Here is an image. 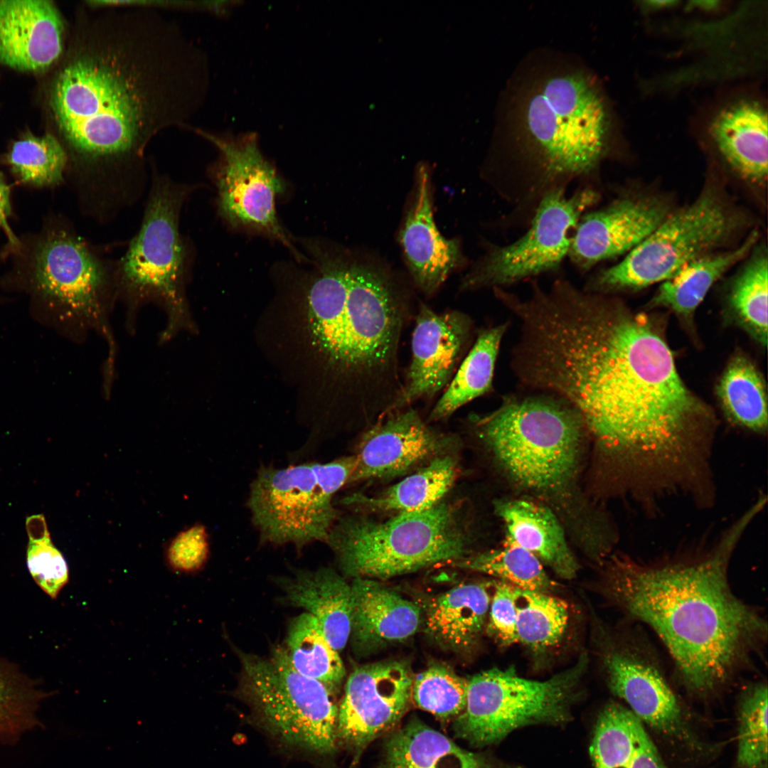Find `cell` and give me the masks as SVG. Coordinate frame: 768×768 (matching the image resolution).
<instances>
[{
	"instance_id": "44dd1931",
	"label": "cell",
	"mask_w": 768,
	"mask_h": 768,
	"mask_svg": "<svg viewBox=\"0 0 768 768\" xmlns=\"http://www.w3.org/2000/svg\"><path fill=\"white\" fill-rule=\"evenodd\" d=\"M432 196L430 167L421 163L398 239L412 281L427 296L466 262L459 240L445 238L437 228Z\"/></svg>"
},
{
	"instance_id": "d6a6232c",
	"label": "cell",
	"mask_w": 768,
	"mask_h": 768,
	"mask_svg": "<svg viewBox=\"0 0 768 768\" xmlns=\"http://www.w3.org/2000/svg\"><path fill=\"white\" fill-rule=\"evenodd\" d=\"M722 408L734 424L763 433L767 428V399L762 375L745 357L731 360L718 385Z\"/></svg>"
},
{
	"instance_id": "7bdbcfd3",
	"label": "cell",
	"mask_w": 768,
	"mask_h": 768,
	"mask_svg": "<svg viewBox=\"0 0 768 768\" xmlns=\"http://www.w3.org/2000/svg\"><path fill=\"white\" fill-rule=\"evenodd\" d=\"M516 587L498 580L494 582L487 631L501 646L517 643Z\"/></svg>"
},
{
	"instance_id": "836d02e7",
	"label": "cell",
	"mask_w": 768,
	"mask_h": 768,
	"mask_svg": "<svg viewBox=\"0 0 768 768\" xmlns=\"http://www.w3.org/2000/svg\"><path fill=\"white\" fill-rule=\"evenodd\" d=\"M287 646L293 666L302 675L319 681L329 689L341 684L346 674L343 661L313 615L304 612L291 622Z\"/></svg>"
},
{
	"instance_id": "9c48e42d",
	"label": "cell",
	"mask_w": 768,
	"mask_h": 768,
	"mask_svg": "<svg viewBox=\"0 0 768 768\" xmlns=\"http://www.w3.org/2000/svg\"><path fill=\"white\" fill-rule=\"evenodd\" d=\"M187 189L164 177L153 183L142 225L119 267L118 284L131 307L156 302L167 314L166 340L187 324L186 250L179 218Z\"/></svg>"
},
{
	"instance_id": "2e32d148",
	"label": "cell",
	"mask_w": 768,
	"mask_h": 768,
	"mask_svg": "<svg viewBox=\"0 0 768 768\" xmlns=\"http://www.w3.org/2000/svg\"><path fill=\"white\" fill-rule=\"evenodd\" d=\"M197 131L220 151L216 183L218 210L223 218L233 228L262 233L279 240L300 259L276 214L275 200L283 193L284 183L262 154L257 134Z\"/></svg>"
},
{
	"instance_id": "603a6c76",
	"label": "cell",
	"mask_w": 768,
	"mask_h": 768,
	"mask_svg": "<svg viewBox=\"0 0 768 768\" xmlns=\"http://www.w3.org/2000/svg\"><path fill=\"white\" fill-rule=\"evenodd\" d=\"M352 619L350 639L354 651L368 655L412 636L422 622L415 603L380 582L355 577L351 585Z\"/></svg>"
},
{
	"instance_id": "f6af8a7d",
	"label": "cell",
	"mask_w": 768,
	"mask_h": 768,
	"mask_svg": "<svg viewBox=\"0 0 768 768\" xmlns=\"http://www.w3.org/2000/svg\"><path fill=\"white\" fill-rule=\"evenodd\" d=\"M11 214V191L4 176L0 173V229L5 234L11 252H16L21 247V240L12 230L9 219Z\"/></svg>"
},
{
	"instance_id": "ab89813d",
	"label": "cell",
	"mask_w": 768,
	"mask_h": 768,
	"mask_svg": "<svg viewBox=\"0 0 768 768\" xmlns=\"http://www.w3.org/2000/svg\"><path fill=\"white\" fill-rule=\"evenodd\" d=\"M468 680L444 664H433L414 677L412 698L437 718L457 717L466 705Z\"/></svg>"
},
{
	"instance_id": "ac0fdd59",
	"label": "cell",
	"mask_w": 768,
	"mask_h": 768,
	"mask_svg": "<svg viewBox=\"0 0 768 768\" xmlns=\"http://www.w3.org/2000/svg\"><path fill=\"white\" fill-rule=\"evenodd\" d=\"M454 441L453 436L429 425L412 407L389 412L361 437L348 484L402 475L440 455Z\"/></svg>"
},
{
	"instance_id": "e0dca14e",
	"label": "cell",
	"mask_w": 768,
	"mask_h": 768,
	"mask_svg": "<svg viewBox=\"0 0 768 768\" xmlns=\"http://www.w3.org/2000/svg\"><path fill=\"white\" fill-rule=\"evenodd\" d=\"M413 679L410 666L401 661L356 668L338 710L337 737L358 755L400 720L412 698Z\"/></svg>"
},
{
	"instance_id": "8992f818",
	"label": "cell",
	"mask_w": 768,
	"mask_h": 768,
	"mask_svg": "<svg viewBox=\"0 0 768 768\" xmlns=\"http://www.w3.org/2000/svg\"><path fill=\"white\" fill-rule=\"evenodd\" d=\"M462 506L440 501L384 520L364 514L337 518L325 542L351 577L384 580L466 555Z\"/></svg>"
},
{
	"instance_id": "277c9868",
	"label": "cell",
	"mask_w": 768,
	"mask_h": 768,
	"mask_svg": "<svg viewBox=\"0 0 768 768\" xmlns=\"http://www.w3.org/2000/svg\"><path fill=\"white\" fill-rule=\"evenodd\" d=\"M309 252L319 270L307 292L312 330L347 404L375 422L402 391L398 350L410 291L373 257L321 243Z\"/></svg>"
},
{
	"instance_id": "cb8c5ba5",
	"label": "cell",
	"mask_w": 768,
	"mask_h": 768,
	"mask_svg": "<svg viewBox=\"0 0 768 768\" xmlns=\"http://www.w3.org/2000/svg\"><path fill=\"white\" fill-rule=\"evenodd\" d=\"M494 582H465L432 598L426 607L425 631L443 649L471 651L489 614Z\"/></svg>"
},
{
	"instance_id": "ffe728a7",
	"label": "cell",
	"mask_w": 768,
	"mask_h": 768,
	"mask_svg": "<svg viewBox=\"0 0 768 768\" xmlns=\"http://www.w3.org/2000/svg\"><path fill=\"white\" fill-rule=\"evenodd\" d=\"M668 213L666 205L656 198H618L582 215L572 234L567 256L580 270H590L603 260L630 252Z\"/></svg>"
},
{
	"instance_id": "ba28073f",
	"label": "cell",
	"mask_w": 768,
	"mask_h": 768,
	"mask_svg": "<svg viewBox=\"0 0 768 768\" xmlns=\"http://www.w3.org/2000/svg\"><path fill=\"white\" fill-rule=\"evenodd\" d=\"M588 663L583 652L571 667L544 681L520 676L513 666L473 676L468 680L465 708L454 723L455 735L483 747L521 727L566 722L580 695Z\"/></svg>"
},
{
	"instance_id": "74e56055",
	"label": "cell",
	"mask_w": 768,
	"mask_h": 768,
	"mask_svg": "<svg viewBox=\"0 0 768 768\" xmlns=\"http://www.w3.org/2000/svg\"><path fill=\"white\" fill-rule=\"evenodd\" d=\"M7 163L14 176L23 184L55 186L63 181L68 154L51 134H27L14 143Z\"/></svg>"
},
{
	"instance_id": "f546056e",
	"label": "cell",
	"mask_w": 768,
	"mask_h": 768,
	"mask_svg": "<svg viewBox=\"0 0 768 768\" xmlns=\"http://www.w3.org/2000/svg\"><path fill=\"white\" fill-rule=\"evenodd\" d=\"M457 462L439 455L414 474L375 496L353 494L342 502L367 512L408 513L429 509L441 501L456 481Z\"/></svg>"
},
{
	"instance_id": "8fae6325",
	"label": "cell",
	"mask_w": 768,
	"mask_h": 768,
	"mask_svg": "<svg viewBox=\"0 0 768 768\" xmlns=\"http://www.w3.org/2000/svg\"><path fill=\"white\" fill-rule=\"evenodd\" d=\"M737 220L716 195L702 193L691 204L668 213L619 263L595 274L585 289L602 294L663 282L727 239Z\"/></svg>"
},
{
	"instance_id": "3957f363",
	"label": "cell",
	"mask_w": 768,
	"mask_h": 768,
	"mask_svg": "<svg viewBox=\"0 0 768 768\" xmlns=\"http://www.w3.org/2000/svg\"><path fill=\"white\" fill-rule=\"evenodd\" d=\"M760 511L752 504L704 552L654 562L619 555L605 568V597L657 636L678 681L693 696L729 688L766 646V619L735 594L728 579L734 551Z\"/></svg>"
},
{
	"instance_id": "ee69618b",
	"label": "cell",
	"mask_w": 768,
	"mask_h": 768,
	"mask_svg": "<svg viewBox=\"0 0 768 768\" xmlns=\"http://www.w3.org/2000/svg\"><path fill=\"white\" fill-rule=\"evenodd\" d=\"M209 553L208 534L202 525H195L179 533L166 550L170 567L181 572H193L203 567Z\"/></svg>"
},
{
	"instance_id": "f1b7e54d",
	"label": "cell",
	"mask_w": 768,
	"mask_h": 768,
	"mask_svg": "<svg viewBox=\"0 0 768 768\" xmlns=\"http://www.w3.org/2000/svg\"><path fill=\"white\" fill-rule=\"evenodd\" d=\"M382 768H505L466 750L417 718L391 735Z\"/></svg>"
},
{
	"instance_id": "52a82bcc",
	"label": "cell",
	"mask_w": 768,
	"mask_h": 768,
	"mask_svg": "<svg viewBox=\"0 0 768 768\" xmlns=\"http://www.w3.org/2000/svg\"><path fill=\"white\" fill-rule=\"evenodd\" d=\"M470 422L507 474L536 491L570 479L587 430L572 405L548 393L506 398L488 414L471 415Z\"/></svg>"
},
{
	"instance_id": "7c38bea8",
	"label": "cell",
	"mask_w": 768,
	"mask_h": 768,
	"mask_svg": "<svg viewBox=\"0 0 768 768\" xmlns=\"http://www.w3.org/2000/svg\"><path fill=\"white\" fill-rule=\"evenodd\" d=\"M15 252L23 257L21 267L37 294L112 343L107 324L111 279L80 236L61 225L50 226Z\"/></svg>"
},
{
	"instance_id": "83f0119b",
	"label": "cell",
	"mask_w": 768,
	"mask_h": 768,
	"mask_svg": "<svg viewBox=\"0 0 768 768\" xmlns=\"http://www.w3.org/2000/svg\"><path fill=\"white\" fill-rule=\"evenodd\" d=\"M590 752L595 768H669L645 726L617 702L599 713Z\"/></svg>"
},
{
	"instance_id": "f35d334b",
	"label": "cell",
	"mask_w": 768,
	"mask_h": 768,
	"mask_svg": "<svg viewBox=\"0 0 768 768\" xmlns=\"http://www.w3.org/2000/svg\"><path fill=\"white\" fill-rule=\"evenodd\" d=\"M767 685L744 688L737 705V763L740 768H767Z\"/></svg>"
},
{
	"instance_id": "d590c367",
	"label": "cell",
	"mask_w": 768,
	"mask_h": 768,
	"mask_svg": "<svg viewBox=\"0 0 768 768\" xmlns=\"http://www.w3.org/2000/svg\"><path fill=\"white\" fill-rule=\"evenodd\" d=\"M451 563L493 576L521 590L552 593L557 586L533 554L514 545L505 543L501 548L466 555Z\"/></svg>"
},
{
	"instance_id": "30bf717a",
	"label": "cell",
	"mask_w": 768,
	"mask_h": 768,
	"mask_svg": "<svg viewBox=\"0 0 768 768\" xmlns=\"http://www.w3.org/2000/svg\"><path fill=\"white\" fill-rule=\"evenodd\" d=\"M240 691L285 742L319 755L336 749L338 709L329 689L299 673L280 646L270 657L240 654Z\"/></svg>"
},
{
	"instance_id": "7a4b0ae2",
	"label": "cell",
	"mask_w": 768,
	"mask_h": 768,
	"mask_svg": "<svg viewBox=\"0 0 768 768\" xmlns=\"http://www.w3.org/2000/svg\"><path fill=\"white\" fill-rule=\"evenodd\" d=\"M202 65L182 33L149 11L91 17L82 48L55 80L50 103L92 179L132 165L156 133L183 124L204 87Z\"/></svg>"
},
{
	"instance_id": "5b68a950",
	"label": "cell",
	"mask_w": 768,
	"mask_h": 768,
	"mask_svg": "<svg viewBox=\"0 0 768 768\" xmlns=\"http://www.w3.org/2000/svg\"><path fill=\"white\" fill-rule=\"evenodd\" d=\"M520 119L526 149L538 163L543 194L590 174L606 149L607 116L592 78L555 71L529 88ZM543 196V195H542Z\"/></svg>"
},
{
	"instance_id": "60d3db41",
	"label": "cell",
	"mask_w": 768,
	"mask_h": 768,
	"mask_svg": "<svg viewBox=\"0 0 768 768\" xmlns=\"http://www.w3.org/2000/svg\"><path fill=\"white\" fill-rule=\"evenodd\" d=\"M41 693L0 666V740H16L38 723Z\"/></svg>"
},
{
	"instance_id": "4fadbf2b",
	"label": "cell",
	"mask_w": 768,
	"mask_h": 768,
	"mask_svg": "<svg viewBox=\"0 0 768 768\" xmlns=\"http://www.w3.org/2000/svg\"><path fill=\"white\" fill-rule=\"evenodd\" d=\"M599 193L583 188L570 196L553 188L540 197L528 231L513 242L489 245L462 278L460 290L503 288L524 279L556 271L568 255L572 234Z\"/></svg>"
},
{
	"instance_id": "d6986e66",
	"label": "cell",
	"mask_w": 768,
	"mask_h": 768,
	"mask_svg": "<svg viewBox=\"0 0 768 768\" xmlns=\"http://www.w3.org/2000/svg\"><path fill=\"white\" fill-rule=\"evenodd\" d=\"M471 328V319L463 313H437L420 305L412 336V360L401 393L390 412L430 398L448 385L469 341Z\"/></svg>"
},
{
	"instance_id": "4316f807",
	"label": "cell",
	"mask_w": 768,
	"mask_h": 768,
	"mask_svg": "<svg viewBox=\"0 0 768 768\" xmlns=\"http://www.w3.org/2000/svg\"><path fill=\"white\" fill-rule=\"evenodd\" d=\"M711 132L718 149L740 176L762 183L767 176V113L759 104L745 101L723 110Z\"/></svg>"
},
{
	"instance_id": "6da1fadb",
	"label": "cell",
	"mask_w": 768,
	"mask_h": 768,
	"mask_svg": "<svg viewBox=\"0 0 768 768\" xmlns=\"http://www.w3.org/2000/svg\"><path fill=\"white\" fill-rule=\"evenodd\" d=\"M535 375L580 412L637 504L712 484L713 415L644 315L599 294L574 297L547 324Z\"/></svg>"
},
{
	"instance_id": "4dcf8cb0",
	"label": "cell",
	"mask_w": 768,
	"mask_h": 768,
	"mask_svg": "<svg viewBox=\"0 0 768 768\" xmlns=\"http://www.w3.org/2000/svg\"><path fill=\"white\" fill-rule=\"evenodd\" d=\"M750 235L737 248L717 254L710 253L691 262L672 277L663 281L651 301L652 306L666 307L678 315H691L713 284L730 267L746 256L755 241Z\"/></svg>"
},
{
	"instance_id": "d4e9b609",
	"label": "cell",
	"mask_w": 768,
	"mask_h": 768,
	"mask_svg": "<svg viewBox=\"0 0 768 768\" xmlns=\"http://www.w3.org/2000/svg\"><path fill=\"white\" fill-rule=\"evenodd\" d=\"M495 510L506 526V544L531 553L563 579L576 576L578 562L551 510L524 499L498 501Z\"/></svg>"
},
{
	"instance_id": "b9f144b4",
	"label": "cell",
	"mask_w": 768,
	"mask_h": 768,
	"mask_svg": "<svg viewBox=\"0 0 768 768\" xmlns=\"http://www.w3.org/2000/svg\"><path fill=\"white\" fill-rule=\"evenodd\" d=\"M26 563L36 584L50 597L56 598L68 583L69 573L66 561L53 545L48 532L29 535Z\"/></svg>"
},
{
	"instance_id": "8d00e7d4",
	"label": "cell",
	"mask_w": 768,
	"mask_h": 768,
	"mask_svg": "<svg viewBox=\"0 0 768 768\" xmlns=\"http://www.w3.org/2000/svg\"><path fill=\"white\" fill-rule=\"evenodd\" d=\"M768 260L759 250L735 277L729 294L735 317L764 347L767 343Z\"/></svg>"
},
{
	"instance_id": "e575fe53",
	"label": "cell",
	"mask_w": 768,
	"mask_h": 768,
	"mask_svg": "<svg viewBox=\"0 0 768 768\" xmlns=\"http://www.w3.org/2000/svg\"><path fill=\"white\" fill-rule=\"evenodd\" d=\"M516 607L517 643L537 653L562 640L570 617L565 601L552 593L516 587Z\"/></svg>"
},
{
	"instance_id": "5bb4252c",
	"label": "cell",
	"mask_w": 768,
	"mask_h": 768,
	"mask_svg": "<svg viewBox=\"0 0 768 768\" xmlns=\"http://www.w3.org/2000/svg\"><path fill=\"white\" fill-rule=\"evenodd\" d=\"M601 637L599 658L610 691L668 743L699 752L703 742L654 649L638 632L602 631Z\"/></svg>"
},
{
	"instance_id": "7402d4cb",
	"label": "cell",
	"mask_w": 768,
	"mask_h": 768,
	"mask_svg": "<svg viewBox=\"0 0 768 768\" xmlns=\"http://www.w3.org/2000/svg\"><path fill=\"white\" fill-rule=\"evenodd\" d=\"M64 23L48 0H0V63L40 71L63 53Z\"/></svg>"
},
{
	"instance_id": "9a60e30c",
	"label": "cell",
	"mask_w": 768,
	"mask_h": 768,
	"mask_svg": "<svg viewBox=\"0 0 768 768\" xmlns=\"http://www.w3.org/2000/svg\"><path fill=\"white\" fill-rule=\"evenodd\" d=\"M333 496L319 481L314 462L263 466L250 485L248 506L262 542L302 548L326 541L338 518Z\"/></svg>"
},
{
	"instance_id": "1f68e13d",
	"label": "cell",
	"mask_w": 768,
	"mask_h": 768,
	"mask_svg": "<svg viewBox=\"0 0 768 768\" xmlns=\"http://www.w3.org/2000/svg\"><path fill=\"white\" fill-rule=\"evenodd\" d=\"M507 326V324H501L480 331L432 408L427 422L449 417L464 405L491 390L497 356Z\"/></svg>"
},
{
	"instance_id": "484cf974",
	"label": "cell",
	"mask_w": 768,
	"mask_h": 768,
	"mask_svg": "<svg viewBox=\"0 0 768 768\" xmlns=\"http://www.w3.org/2000/svg\"><path fill=\"white\" fill-rule=\"evenodd\" d=\"M289 604L305 609L319 622L329 644L338 652L350 639L352 619L351 585L334 570H299L279 580Z\"/></svg>"
}]
</instances>
